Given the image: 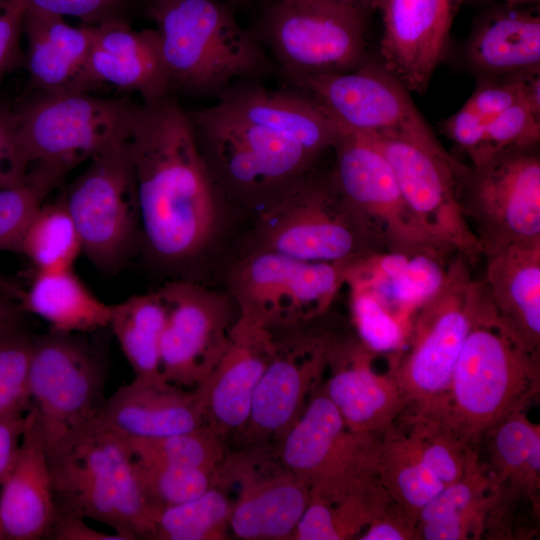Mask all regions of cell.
Masks as SVG:
<instances>
[{
  "label": "cell",
  "mask_w": 540,
  "mask_h": 540,
  "mask_svg": "<svg viewBox=\"0 0 540 540\" xmlns=\"http://www.w3.org/2000/svg\"><path fill=\"white\" fill-rule=\"evenodd\" d=\"M34 336L19 325L0 332V419L24 416L31 408L29 368Z\"/></svg>",
  "instance_id": "cell-43"
},
{
  "label": "cell",
  "mask_w": 540,
  "mask_h": 540,
  "mask_svg": "<svg viewBox=\"0 0 540 540\" xmlns=\"http://www.w3.org/2000/svg\"><path fill=\"white\" fill-rule=\"evenodd\" d=\"M144 11L160 33L171 91L218 97L272 68L256 35L221 0H146Z\"/></svg>",
  "instance_id": "cell-4"
},
{
  "label": "cell",
  "mask_w": 540,
  "mask_h": 540,
  "mask_svg": "<svg viewBox=\"0 0 540 540\" xmlns=\"http://www.w3.org/2000/svg\"><path fill=\"white\" fill-rule=\"evenodd\" d=\"M539 387L540 356L526 350L506 329L481 279L472 323L447 392L425 411L439 416L465 444L476 447L506 417L524 410Z\"/></svg>",
  "instance_id": "cell-3"
},
{
  "label": "cell",
  "mask_w": 540,
  "mask_h": 540,
  "mask_svg": "<svg viewBox=\"0 0 540 540\" xmlns=\"http://www.w3.org/2000/svg\"><path fill=\"white\" fill-rule=\"evenodd\" d=\"M486 3H503L514 6H536L540 0H476Z\"/></svg>",
  "instance_id": "cell-55"
},
{
  "label": "cell",
  "mask_w": 540,
  "mask_h": 540,
  "mask_svg": "<svg viewBox=\"0 0 540 540\" xmlns=\"http://www.w3.org/2000/svg\"><path fill=\"white\" fill-rule=\"evenodd\" d=\"M213 485L237 486L230 529L245 540L292 539L310 500L309 487L282 464L275 447L228 450Z\"/></svg>",
  "instance_id": "cell-18"
},
{
  "label": "cell",
  "mask_w": 540,
  "mask_h": 540,
  "mask_svg": "<svg viewBox=\"0 0 540 540\" xmlns=\"http://www.w3.org/2000/svg\"><path fill=\"white\" fill-rule=\"evenodd\" d=\"M158 292L166 309L160 343L162 377L195 389L208 378L227 347L237 317L233 299L189 280L166 283Z\"/></svg>",
  "instance_id": "cell-20"
},
{
  "label": "cell",
  "mask_w": 540,
  "mask_h": 540,
  "mask_svg": "<svg viewBox=\"0 0 540 540\" xmlns=\"http://www.w3.org/2000/svg\"><path fill=\"white\" fill-rule=\"evenodd\" d=\"M382 14V65L423 93L446 52L454 12L446 0H374Z\"/></svg>",
  "instance_id": "cell-22"
},
{
  "label": "cell",
  "mask_w": 540,
  "mask_h": 540,
  "mask_svg": "<svg viewBox=\"0 0 540 540\" xmlns=\"http://www.w3.org/2000/svg\"><path fill=\"white\" fill-rule=\"evenodd\" d=\"M55 513L47 446L31 407L15 460L0 483L5 540L44 539Z\"/></svg>",
  "instance_id": "cell-26"
},
{
  "label": "cell",
  "mask_w": 540,
  "mask_h": 540,
  "mask_svg": "<svg viewBox=\"0 0 540 540\" xmlns=\"http://www.w3.org/2000/svg\"><path fill=\"white\" fill-rule=\"evenodd\" d=\"M106 380L102 356L78 333L34 337L29 392L47 450L101 416Z\"/></svg>",
  "instance_id": "cell-14"
},
{
  "label": "cell",
  "mask_w": 540,
  "mask_h": 540,
  "mask_svg": "<svg viewBox=\"0 0 540 540\" xmlns=\"http://www.w3.org/2000/svg\"><path fill=\"white\" fill-rule=\"evenodd\" d=\"M65 175L52 166L33 165L22 178L0 182V251L18 253L30 221Z\"/></svg>",
  "instance_id": "cell-39"
},
{
  "label": "cell",
  "mask_w": 540,
  "mask_h": 540,
  "mask_svg": "<svg viewBox=\"0 0 540 540\" xmlns=\"http://www.w3.org/2000/svg\"><path fill=\"white\" fill-rule=\"evenodd\" d=\"M0 540H5L4 533L2 531L1 525H0Z\"/></svg>",
  "instance_id": "cell-58"
},
{
  "label": "cell",
  "mask_w": 540,
  "mask_h": 540,
  "mask_svg": "<svg viewBox=\"0 0 540 540\" xmlns=\"http://www.w3.org/2000/svg\"><path fill=\"white\" fill-rule=\"evenodd\" d=\"M368 12L339 0H270L258 26L283 77L342 73L367 60Z\"/></svg>",
  "instance_id": "cell-9"
},
{
  "label": "cell",
  "mask_w": 540,
  "mask_h": 540,
  "mask_svg": "<svg viewBox=\"0 0 540 540\" xmlns=\"http://www.w3.org/2000/svg\"><path fill=\"white\" fill-rule=\"evenodd\" d=\"M365 136L387 159L406 203L428 234L462 253L470 263L481 256L458 197V179L469 167L448 152L408 139Z\"/></svg>",
  "instance_id": "cell-19"
},
{
  "label": "cell",
  "mask_w": 540,
  "mask_h": 540,
  "mask_svg": "<svg viewBox=\"0 0 540 540\" xmlns=\"http://www.w3.org/2000/svg\"><path fill=\"white\" fill-rule=\"evenodd\" d=\"M462 212L482 256L540 240V158L536 147L503 150L458 179Z\"/></svg>",
  "instance_id": "cell-12"
},
{
  "label": "cell",
  "mask_w": 540,
  "mask_h": 540,
  "mask_svg": "<svg viewBox=\"0 0 540 540\" xmlns=\"http://www.w3.org/2000/svg\"><path fill=\"white\" fill-rule=\"evenodd\" d=\"M165 320L166 309L158 290L112 305L109 327L136 378L164 379L160 343Z\"/></svg>",
  "instance_id": "cell-33"
},
{
  "label": "cell",
  "mask_w": 540,
  "mask_h": 540,
  "mask_svg": "<svg viewBox=\"0 0 540 540\" xmlns=\"http://www.w3.org/2000/svg\"><path fill=\"white\" fill-rule=\"evenodd\" d=\"M339 339L326 331L300 330L276 337L275 355L254 390L247 421L235 438L240 448L277 447L302 416Z\"/></svg>",
  "instance_id": "cell-17"
},
{
  "label": "cell",
  "mask_w": 540,
  "mask_h": 540,
  "mask_svg": "<svg viewBox=\"0 0 540 540\" xmlns=\"http://www.w3.org/2000/svg\"><path fill=\"white\" fill-rule=\"evenodd\" d=\"M493 488L491 473L481 464L476 447L470 446L459 478L421 510L417 525L472 507L485 500Z\"/></svg>",
  "instance_id": "cell-45"
},
{
  "label": "cell",
  "mask_w": 540,
  "mask_h": 540,
  "mask_svg": "<svg viewBox=\"0 0 540 540\" xmlns=\"http://www.w3.org/2000/svg\"><path fill=\"white\" fill-rule=\"evenodd\" d=\"M232 501L212 485L199 497L159 510L151 539L221 540L230 528Z\"/></svg>",
  "instance_id": "cell-38"
},
{
  "label": "cell",
  "mask_w": 540,
  "mask_h": 540,
  "mask_svg": "<svg viewBox=\"0 0 540 540\" xmlns=\"http://www.w3.org/2000/svg\"><path fill=\"white\" fill-rule=\"evenodd\" d=\"M133 465L153 522L159 510L193 500L213 485L214 474L207 471L171 467L135 457Z\"/></svg>",
  "instance_id": "cell-41"
},
{
  "label": "cell",
  "mask_w": 540,
  "mask_h": 540,
  "mask_svg": "<svg viewBox=\"0 0 540 540\" xmlns=\"http://www.w3.org/2000/svg\"><path fill=\"white\" fill-rule=\"evenodd\" d=\"M18 253L29 259L35 271L73 268L82 254V242L61 198L39 207L25 231Z\"/></svg>",
  "instance_id": "cell-36"
},
{
  "label": "cell",
  "mask_w": 540,
  "mask_h": 540,
  "mask_svg": "<svg viewBox=\"0 0 540 540\" xmlns=\"http://www.w3.org/2000/svg\"><path fill=\"white\" fill-rule=\"evenodd\" d=\"M491 4L475 21L466 48L469 66L484 76L540 69L539 9Z\"/></svg>",
  "instance_id": "cell-29"
},
{
  "label": "cell",
  "mask_w": 540,
  "mask_h": 540,
  "mask_svg": "<svg viewBox=\"0 0 540 540\" xmlns=\"http://www.w3.org/2000/svg\"><path fill=\"white\" fill-rule=\"evenodd\" d=\"M273 330L258 317L238 311L222 357L195 388L206 426L226 441L244 427L254 390L275 355Z\"/></svg>",
  "instance_id": "cell-21"
},
{
  "label": "cell",
  "mask_w": 540,
  "mask_h": 540,
  "mask_svg": "<svg viewBox=\"0 0 540 540\" xmlns=\"http://www.w3.org/2000/svg\"><path fill=\"white\" fill-rule=\"evenodd\" d=\"M140 245L156 262H191L210 244L222 196L197 143L189 113L168 95L138 105L128 136Z\"/></svg>",
  "instance_id": "cell-2"
},
{
  "label": "cell",
  "mask_w": 540,
  "mask_h": 540,
  "mask_svg": "<svg viewBox=\"0 0 540 540\" xmlns=\"http://www.w3.org/2000/svg\"><path fill=\"white\" fill-rule=\"evenodd\" d=\"M127 139L93 156L60 196L78 229L82 254L105 272L121 268L141 239L136 180Z\"/></svg>",
  "instance_id": "cell-11"
},
{
  "label": "cell",
  "mask_w": 540,
  "mask_h": 540,
  "mask_svg": "<svg viewBox=\"0 0 540 540\" xmlns=\"http://www.w3.org/2000/svg\"><path fill=\"white\" fill-rule=\"evenodd\" d=\"M378 481L416 523L421 510L445 487L416 457L393 426L381 437Z\"/></svg>",
  "instance_id": "cell-35"
},
{
  "label": "cell",
  "mask_w": 540,
  "mask_h": 540,
  "mask_svg": "<svg viewBox=\"0 0 540 540\" xmlns=\"http://www.w3.org/2000/svg\"><path fill=\"white\" fill-rule=\"evenodd\" d=\"M252 249L309 262L352 264L384 251L350 210L331 173L314 169L264 207Z\"/></svg>",
  "instance_id": "cell-8"
},
{
  "label": "cell",
  "mask_w": 540,
  "mask_h": 540,
  "mask_svg": "<svg viewBox=\"0 0 540 540\" xmlns=\"http://www.w3.org/2000/svg\"><path fill=\"white\" fill-rule=\"evenodd\" d=\"M486 284L500 321L540 356V240L513 243L483 255Z\"/></svg>",
  "instance_id": "cell-28"
},
{
  "label": "cell",
  "mask_w": 540,
  "mask_h": 540,
  "mask_svg": "<svg viewBox=\"0 0 540 540\" xmlns=\"http://www.w3.org/2000/svg\"><path fill=\"white\" fill-rule=\"evenodd\" d=\"M126 439L135 458L213 474L229 450L227 441L207 426L163 437Z\"/></svg>",
  "instance_id": "cell-40"
},
{
  "label": "cell",
  "mask_w": 540,
  "mask_h": 540,
  "mask_svg": "<svg viewBox=\"0 0 540 540\" xmlns=\"http://www.w3.org/2000/svg\"><path fill=\"white\" fill-rule=\"evenodd\" d=\"M231 1H236V2H250V1H254V0H231Z\"/></svg>",
  "instance_id": "cell-59"
},
{
  "label": "cell",
  "mask_w": 540,
  "mask_h": 540,
  "mask_svg": "<svg viewBox=\"0 0 540 540\" xmlns=\"http://www.w3.org/2000/svg\"><path fill=\"white\" fill-rule=\"evenodd\" d=\"M345 3H348L350 5L359 7L367 12L373 10V2L374 0H339Z\"/></svg>",
  "instance_id": "cell-56"
},
{
  "label": "cell",
  "mask_w": 540,
  "mask_h": 540,
  "mask_svg": "<svg viewBox=\"0 0 540 540\" xmlns=\"http://www.w3.org/2000/svg\"><path fill=\"white\" fill-rule=\"evenodd\" d=\"M496 496L497 487H494L485 500L472 507L417 525L418 539L467 540L481 538L485 531L488 512Z\"/></svg>",
  "instance_id": "cell-47"
},
{
  "label": "cell",
  "mask_w": 540,
  "mask_h": 540,
  "mask_svg": "<svg viewBox=\"0 0 540 540\" xmlns=\"http://www.w3.org/2000/svg\"><path fill=\"white\" fill-rule=\"evenodd\" d=\"M13 148V113L0 105V182L15 180L11 177Z\"/></svg>",
  "instance_id": "cell-52"
},
{
  "label": "cell",
  "mask_w": 540,
  "mask_h": 540,
  "mask_svg": "<svg viewBox=\"0 0 540 540\" xmlns=\"http://www.w3.org/2000/svg\"><path fill=\"white\" fill-rule=\"evenodd\" d=\"M24 67L33 90L74 91L86 62L93 26L68 24L61 15L26 10Z\"/></svg>",
  "instance_id": "cell-30"
},
{
  "label": "cell",
  "mask_w": 540,
  "mask_h": 540,
  "mask_svg": "<svg viewBox=\"0 0 540 540\" xmlns=\"http://www.w3.org/2000/svg\"><path fill=\"white\" fill-rule=\"evenodd\" d=\"M92 26V44L74 91L91 93L109 85L136 92L143 102L172 93L157 28L135 30L127 22Z\"/></svg>",
  "instance_id": "cell-23"
},
{
  "label": "cell",
  "mask_w": 540,
  "mask_h": 540,
  "mask_svg": "<svg viewBox=\"0 0 540 540\" xmlns=\"http://www.w3.org/2000/svg\"><path fill=\"white\" fill-rule=\"evenodd\" d=\"M44 539L50 540H127L123 535L105 533L89 526L85 518L56 510Z\"/></svg>",
  "instance_id": "cell-50"
},
{
  "label": "cell",
  "mask_w": 540,
  "mask_h": 540,
  "mask_svg": "<svg viewBox=\"0 0 540 540\" xmlns=\"http://www.w3.org/2000/svg\"><path fill=\"white\" fill-rule=\"evenodd\" d=\"M19 303L54 332L82 334L109 327L112 305L95 296L73 268L35 271Z\"/></svg>",
  "instance_id": "cell-31"
},
{
  "label": "cell",
  "mask_w": 540,
  "mask_h": 540,
  "mask_svg": "<svg viewBox=\"0 0 540 540\" xmlns=\"http://www.w3.org/2000/svg\"><path fill=\"white\" fill-rule=\"evenodd\" d=\"M101 418L120 434L133 438L163 437L206 426L197 391L164 379L135 377L106 399Z\"/></svg>",
  "instance_id": "cell-27"
},
{
  "label": "cell",
  "mask_w": 540,
  "mask_h": 540,
  "mask_svg": "<svg viewBox=\"0 0 540 540\" xmlns=\"http://www.w3.org/2000/svg\"><path fill=\"white\" fill-rule=\"evenodd\" d=\"M456 253L436 246L377 252L349 265L345 285L371 290L408 329L412 314L443 286Z\"/></svg>",
  "instance_id": "cell-25"
},
{
  "label": "cell",
  "mask_w": 540,
  "mask_h": 540,
  "mask_svg": "<svg viewBox=\"0 0 540 540\" xmlns=\"http://www.w3.org/2000/svg\"><path fill=\"white\" fill-rule=\"evenodd\" d=\"M26 426V414L0 419V483L17 455Z\"/></svg>",
  "instance_id": "cell-51"
},
{
  "label": "cell",
  "mask_w": 540,
  "mask_h": 540,
  "mask_svg": "<svg viewBox=\"0 0 540 540\" xmlns=\"http://www.w3.org/2000/svg\"><path fill=\"white\" fill-rule=\"evenodd\" d=\"M479 285L470 261L458 252L441 289L410 317L404 345L389 356L387 372L406 408L428 410L446 394L472 323Z\"/></svg>",
  "instance_id": "cell-7"
},
{
  "label": "cell",
  "mask_w": 540,
  "mask_h": 540,
  "mask_svg": "<svg viewBox=\"0 0 540 540\" xmlns=\"http://www.w3.org/2000/svg\"><path fill=\"white\" fill-rule=\"evenodd\" d=\"M138 105L127 97L106 98L71 90H34L13 113L11 177L33 165L68 173L128 138Z\"/></svg>",
  "instance_id": "cell-6"
},
{
  "label": "cell",
  "mask_w": 540,
  "mask_h": 540,
  "mask_svg": "<svg viewBox=\"0 0 540 540\" xmlns=\"http://www.w3.org/2000/svg\"><path fill=\"white\" fill-rule=\"evenodd\" d=\"M286 81L348 131L404 138L447 152L406 87L382 64L367 60L353 71L298 76Z\"/></svg>",
  "instance_id": "cell-15"
},
{
  "label": "cell",
  "mask_w": 540,
  "mask_h": 540,
  "mask_svg": "<svg viewBox=\"0 0 540 540\" xmlns=\"http://www.w3.org/2000/svg\"><path fill=\"white\" fill-rule=\"evenodd\" d=\"M495 485L520 493L535 515L540 509V426L516 411L486 438Z\"/></svg>",
  "instance_id": "cell-32"
},
{
  "label": "cell",
  "mask_w": 540,
  "mask_h": 540,
  "mask_svg": "<svg viewBox=\"0 0 540 540\" xmlns=\"http://www.w3.org/2000/svg\"><path fill=\"white\" fill-rule=\"evenodd\" d=\"M56 510L104 523L127 540L151 539L153 514L125 436L101 416L47 450Z\"/></svg>",
  "instance_id": "cell-5"
},
{
  "label": "cell",
  "mask_w": 540,
  "mask_h": 540,
  "mask_svg": "<svg viewBox=\"0 0 540 540\" xmlns=\"http://www.w3.org/2000/svg\"><path fill=\"white\" fill-rule=\"evenodd\" d=\"M0 292L8 294L9 296L13 297L14 299L20 302L24 294V288H22L18 283H16L12 279L0 273Z\"/></svg>",
  "instance_id": "cell-54"
},
{
  "label": "cell",
  "mask_w": 540,
  "mask_h": 540,
  "mask_svg": "<svg viewBox=\"0 0 540 540\" xmlns=\"http://www.w3.org/2000/svg\"><path fill=\"white\" fill-rule=\"evenodd\" d=\"M391 500L378 480L335 502L310 496L292 539L346 540L360 534Z\"/></svg>",
  "instance_id": "cell-34"
},
{
  "label": "cell",
  "mask_w": 540,
  "mask_h": 540,
  "mask_svg": "<svg viewBox=\"0 0 540 540\" xmlns=\"http://www.w3.org/2000/svg\"><path fill=\"white\" fill-rule=\"evenodd\" d=\"M26 10L80 19L82 24L101 25L131 20L146 0H21Z\"/></svg>",
  "instance_id": "cell-46"
},
{
  "label": "cell",
  "mask_w": 540,
  "mask_h": 540,
  "mask_svg": "<svg viewBox=\"0 0 540 540\" xmlns=\"http://www.w3.org/2000/svg\"><path fill=\"white\" fill-rule=\"evenodd\" d=\"M333 149L336 162L331 175L336 187L384 251L430 246L453 249L423 228L406 203L387 159L368 137L341 127Z\"/></svg>",
  "instance_id": "cell-16"
},
{
  "label": "cell",
  "mask_w": 540,
  "mask_h": 540,
  "mask_svg": "<svg viewBox=\"0 0 540 540\" xmlns=\"http://www.w3.org/2000/svg\"><path fill=\"white\" fill-rule=\"evenodd\" d=\"M346 285L358 340L375 355L400 351L407 335L403 322L371 290L354 283Z\"/></svg>",
  "instance_id": "cell-42"
},
{
  "label": "cell",
  "mask_w": 540,
  "mask_h": 540,
  "mask_svg": "<svg viewBox=\"0 0 540 540\" xmlns=\"http://www.w3.org/2000/svg\"><path fill=\"white\" fill-rule=\"evenodd\" d=\"M380 448V436L348 429L321 389L276 452L309 487L310 496L335 502L378 480Z\"/></svg>",
  "instance_id": "cell-10"
},
{
  "label": "cell",
  "mask_w": 540,
  "mask_h": 540,
  "mask_svg": "<svg viewBox=\"0 0 540 540\" xmlns=\"http://www.w3.org/2000/svg\"><path fill=\"white\" fill-rule=\"evenodd\" d=\"M375 356L358 338L340 337L328 366L331 375L322 391L348 429L382 437L396 424L406 402L389 374L373 370Z\"/></svg>",
  "instance_id": "cell-24"
},
{
  "label": "cell",
  "mask_w": 540,
  "mask_h": 540,
  "mask_svg": "<svg viewBox=\"0 0 540 540\" xmlns=\"http://www.w3.org/2000/svg\"><path fill=\"white\" fill-rule=\"evenodd\" d=\"M450 6V8L452 9V11L454 12V14L456 13V11L458 10V8L465 2L467 1H470V0H446Z\"/></svg>",
  "instance_id": "cell-57"
},
{
  "label": "cell",
  "mask_w": 540,
  "mask_h": 540,
  "mask_svg": "<svg viewBox=\"0 0 540 540\" xmlns=\"http://www.w3.org/2000/svg\"><path fill=\"white\" fill-rule=\"evenodd\" d=\"M349 265L251 249L230 269L229 295L238 311L258 317L272 329L302 324L328 311L345 285Z\"/></svg>",
  "instance_id": "cell-13"
},
{
  "label": "cell",
  "mask_w": 540,
  "mask_h": 540,
  "mask_svg": "<svg viewBox=\"0 0 540 540\" xmlns=\"http://www.w3.org/2000/svg\"><path fill=\"white\" fill-rule=\"evenodd\" d=\"M22 312L19 301L0 292V332L18 325Z\"/></svg>",
  "instance_id": "cell-53"
},
{
  "label": "cell",
  "mask_w": 540,
  "mask_h": 540,
  "mask_svg": "<svg viewBox=\"0 0 540 540\" xmlns=\"http://www.w3.org/2000/svg\"><path fill=\"white\" fill-rule=\"evenodd\" d=\"M361 540H419L417 523L392 499L360 535Z\"/></svg>",
  "instance_id": "cell-49"
},
{
  "label": "cell",
  "mask_w": 540,
  "mask_h": 540,
  "mask_svg": "<svg viewBox=\"0 0 540 540\" xmlns=\"http://www.w3.org/2000/svg\"><path fill=\"white\" fill-rule=\"evenodd\" d=\"M398 430L416 457L447 486L462 473L468 446L434 413L405 409Z\"/></svg>",
  "instance_id": "cell-37"
},
{
  "label": "cell",
  "mask_w": 540,
  "mask_h": 540,
  "mask_svg": "<svg viewBox=\"0 0 540 540\" xmlns=\"http://www.w3.org/2000/svg\"><path fill=\"white\" fill-rule=\"evenodd\" d=\"M223 196L265 207L314 169L341 128L305 93L234 83L208 107L188 112Z\"/></svg>",
  "instance_id": "cell-1"
},
{
  "label": "cell",
  "mask_w": 540,
  "mask_h": 540,
  "mask_svg": "<svg viewBox=\"0 0 540 540\" xmlns=\"http://www.w3.org/2000/svg\"><path fill=\"white\" fill-rule=\"evenodd\" d=\"M539 139L540 113L524 95L488 124L469 158L472 166H477L506 149L536 147Z\"/></svg>",
  "instance_id": "cell-44"
},
{
  "label": "cell",
  "mask_w": 540,
  "mask_h": 540,
  "mask_svg": "<svg viewBox=\"0 0 540 540\" xmlns=\"http://www.w3.org/2000/svg\"><path fill=\"white\" fill-rule=\"evenodd\" d=\"M25 12L21 0H0V82L7 73L24 66L21 39Z\"/></svg>",
  "instance_id": "cell-48"
}]
</instances>
